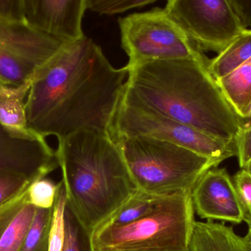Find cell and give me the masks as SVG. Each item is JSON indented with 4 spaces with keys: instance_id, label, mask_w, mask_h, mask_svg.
<instances>
[{
    "instance_id": "cell-1",
    "label": "cell",
    "mask_w": 251,
    "mask_h": 251,
    "mask_svg": "<svg viewBox=\"0 0 251 251\" xmlns=\"http://www.w3.org/2000/svg\"><path fill=\"white\" fill-rule=\"evenodd\" d=\"M128 75L90 38L68 43L32 78L26 103L29 128L58 141L83 131L110 136Z\"/></svg>"
},
{
    "instance_id": "cell-2",
    "label": "cell",
    "mask_w": 251,
    "mask_h": 251,
    "mask_svg": "<svg viewBox=\"0 0 251 251\" xmlns=\"http://www.w3.org/2000/svg\"><path fill=\"white\" fill-rule=\"evenodd\" d=\"M209 60H156L135 66L128 70L122 100L214 138L236 141L240 117L208 70Z\"/></svg>"
},
{
    "instance_id": "cell-3",
    "label": "cell",
    "mask_w": 251,
    "mask_h": 251,
    "mask_svg": "<svg viewBox=\"0 0 251 251\" xmlns=\"http://www.w3.org/2000/svg\"><path fill=\"white\" fill-rule=\"evenodd\" d=\"M66 205L92 235L137 188L116 141L92 131L59 140L56 150Z\"/></svg>"
},
{
    "instance_id": "cell-4",
    "label": "cell",
    "mask_w": 251,
    "mask_h": 251,
    "mask_svg": "<svg viewBox=\"0 0 251 251\" xmlns=\"http://www.w3.org/2000/svg\"><path fill=\"white\" fill-rule=\"evenodd\" d=\"M137 190L159 197L192 193L215 162L188 149L146 137L115 139Z\"/></svg>"
},
{
    "instance_id": "cell-5",
    "label": "cell",
    "mask_w": 251,
    "mask_h": 251,
    "mask_svg": "<svg viewBox=\"0 0 251 251\" xmlns=\"http://www.w3.org/2000/svg\"><path fill=\"white\" fill-rule=\"evenodd\" d=\"M191 193L167 196L145 218L92 234L94 251H188L195 223Z\"/></svg>"
},
{
    "instance_id": "cell-6",
    "label": "cell",
    "mask_w": 251,
    "mask_h": 251,
    "mask_svg": "<svg viewBox=\"0 0 251 251\" xmlns=\"http://www.w3.org/2000/svg\"><path fill=\"white\" fill-rule=\"evenodd\" d=\"M119 24L128 71L156 60H209L164 8L128 15Z\"/></svg>"
},
{
    "instance_id": "cell-7",
    "label": "cell",
    "mask_w": 251,
    "mask_h": 251,
    "mask_svg": "<svg viewBox=\"0 0 251 251\" xmlns=\"http://www.w3.org/2000/svg\"><path fill=\"white\" fill-rule=\"evenodd\" d=\"M110 137H146L168 141L207 158L219 165L237 156L236 141L210 137L195 128L159 114L151 109L121 101Z\"/></svg>"
},
{
    "instance_id": "cell-8",
    "label": "cell",
    "mask_w": 251,
    "mask_h": 251,
    "mask_svg": "<svg viewBox=\"0 0 251 251\" xmlns=\"http://www.w3.org/2000/svg\"><path fill=\"white\" fill-rule=\"evenodd\" d=\"M68 43L25 22L0 20V84L17 86L32 80Z\"/></svg>"
},
{
    "instance_id": "cell-9",
    "label": "cell",
    "mask_w": 251,
    "mask_h": 251,
    "mask_svg": "<svg viewBox=\"0 0 251 251\" xmlns=\"http://www.w3.org/2000/svg\"><path fill=\"white\" fill-rule=\"evenodd\" d=\"M164 9L201 52L221 54L246 29L227 0H169Z\"/></svg>"
},
{
    "instance_id": "cell-10",
    "label": "cell",
    "mask_w": 251,
    "mask_h": 251,
    "mask_svg": "<svg viewBox=\"0 0 251 251\" xmlns=\"http://www.w3.org/2000/svg\"><path fill=\"white\" fill-rule=\"evenodd\" d=\"M86 0H24L25 22L51 36L75 42L85 37Z\"/></svg>"
},
{
    "instance_id": "cell-11",
    "label": "cell",
    "mask_w": 251,
    "mask_h": 251,
    "mask_svg": "<svg viewBox=\"0 0 251 251\" xmlns=\"http://www.w3.org/2000/svg\"><path fill=\"white\" fill-rule=\"evenodd\" d=\"M59 167L56 151L46 138L16 137L0 126V171L16 172L30 179L46 178Z\"/></svg>"
},
{
    "instance_id": "cell-12",
    "label": "cell",
    "mask_w": 251,
    "mask_h": 251,
    "mask_svg": "<svg viewBox=\"0 0 251 251\" xmlns=\"http://www.w3.org/2000/svg\"><path fill=\"white\" fill-rule=\"evenodd\" d=\"M193 207L202 219L240 224L243 215L232 179L225 168L209 169L191 193Z\"/></svg>"
},
{
    "instance_id": "cell-13",
    "label": "cell",
    "mask_w": 251,
    "mask_h": 251,
    "mask_svg": "<svg viewBox=\"0 0 251 251\" xmlns=\"http://www.w3.org/2000/svg\"><path fill=\"white\" fill-rule=\"evenodd\" d=\"M29 185L0 206V251L22 249L37 209L28 198Z\"/></svg>"
},
{
    "instance_id": "cell-14",
    "label": "cell",
    "mask_w": 251,
    "mask_h": 251,
    "mask_svg": "<svg viewBox=\"0 0 251 251\" xmlns=\"http://www.w3.org/2000/svg\"><path fill=\"white\" fill-rule=\"evenodd\" d=\"M31 84L32 80L17 86L0 84V126L16 137L36 139L41 136L29 128L26 116Z\"/></svg>"
},
{
    "instance_id": "cell-15",
    "label": "cell",
    "mask_w": 251,
    "mask_h": 251,
    "mask_svg": "<svg viewBox=\"0 0 251 251\" xmlns=\"http://www.w3.org/2000/svg\"><path fill=\"white\" fill-rule=\"evenodd\" d=\"M188 251H251L246 240L235 234L232 227L212 221H195Z\"/></svg>"
},
{
    "instance_id": "cell-16",
    "label": "cell",
    "mask_w": 251,
    "mask_h": 251,
    "mask_svg": "<svg viewBox=\"0 0 251 251\" xmlns=\"http://www.w3.org/2000/svg\"><path fill=\"white\" fill-rule=\"evenodd\" d=\"M223 94L240 118L251 106V57L231 73L216 81Z\"/></svg>"
},
{
    "instance_id": "cell-17",
    "label": "cell",
    "mask_w": 251,
    "mask_h": 251,
    "mask_svg": "<svg viewBox=\"0 0 251 251\" xmlns=\"http://www.w3.org/2000/svg\"><path fill=\"white\" fill-rule=\"evenodd\" d=\"M251 57V29H246L221 54L209 60L208 70L215 81L240 67Z\"/></svg>"
},
{
    "instance_id": "cell-18",
    "label": "cell",
    "mask_w": 251,
    "mask_h": 251,
    "mask_svg": "<svg viewBox=\"0 0 251 251\" xmlns=\"http://www.w3.org/2000/svg\"><path fill=\"white\" fill-rule=\"evenodd\" d=\"M165 197L137 190L125 204L101 227L116 228L125 226L140 221L151 213Z\"/></svg>"
},
{
    "instance_id": "cell-19",
    "label": "cell",
    "mask_w": 251,
    "mask_h": 251,
    "mask_svg": "<svg viewBox=\"0 0 251 251\" xmlns=\"http://www.w3.org/2000/svg\"><path fill=\"white\" fill-rule=\"evenodd\" d=\"M53 209L54 206L48 209L37 208L33 222L20 251H49Z\"/></svg>"
},
{
    "instance_id": "cell-20",
    "label": "cell",
    "mask_w": 251,
    "mask_h": 251,
    "mask_svg": "<svg viewBox=\"0 0 251 251\" xmlns=\"http://www.w3.org/2000/svg\"><path fill=\"white\" fill-rule=\"evenodd\" d=\"M65 242L62 251H94L92 235L66 205L65 209Z\"/></svg>"
},
{
    "instance_id": "cell-21",
    "label": "cell",
    "mask_w": 251,
    "mask_h": 251,
    "mask_svg": "<svg viewBox=\"0 0 251 251\" xmlns=\"http://www.w3.org/2000/svg\"><path fill=\"white\" fill-rule=\"evenodd\" d=\"M58 184V190L53 209L52 222L49 240V251H62L64 246V215L66 206V195L63 181H60Z\"/></svg>"
},
{
    "instance_id": "cell-22",
    "label": "cell",
    "mask_w": 251,
    "mask_h": 251,
    "mask_svg": "<svg viewBox=\"0 0 251 251\" xmlns=\"http://www.w3.org/2000/svg\"><path fill=\"white\" fill-rule=\"evenodd\" d=\"M59 184L47 178L34 181L28 188V198L38 209H48L54 206Z\"/></svg>"
},
{
    "instance_id": "cell-23",
    "label": "cell",
    "mask_w": 251,
    "mask_h": 251,
    "mask_svg": "<svg viewBox=\"0 0 251 251\" xmlns=\"http://www.w3.org/2000/svg\"><path fill=\"white\" fill-rule=\"evenodd\" d=\"M156 0H86L87 9L100 15H115L143 7Z\"/></svg>"
},
{
    "instance_id": "cell-24",
    "label": "cell",
    "mask_w": 251,
    "mask_h": 251,
    "mask_svg": "<svg viewBox=\"0 0 251 251\" xmlns=\"http://www.w3.org/2000/svg\"><path fill=\"white\" fill-rule=\"evenodd\" d=\"M35 181L37 180L30 179L22 174L0 171V206L17 195Z\"/></svg>"
},
{
    "instance_id": "cell-25",
    "label": "cell",
    "mask_w": 251,
    "mask_h": 251,
    "mask_svg": "<svg viewBox=\"0 0 251 251\" xmlns=\"http://www.w3.org/2000/svg\"><path fill=\"white\" fill-rule=\"evenodd\" d=\"M233 184L240 202L243 221L251 226V175L242 169L233 177Z\"/></svg>"
},
{
    "instance_id": "cell-26",
    "label": "cell",
    "mask_w": 251,
    "mask_h": 251,
    "mask_svg": "<svg viewBox=\"0 0 251 251\" xmlns=\"http://www.w3.org/2000/svg\"><path fill=\"white\" fill-rule=\"evenodd\" d=\"M0 20L25 22L24 0H0Z\"/></svg>"
},
{
    "instance_id": "cell-27",
    "label": "cell",
    "mask_w": 251,
    "mask_h": 251,
    "mask_svg": "<svg viewBox=\"0 0 251 251\" xmlns=\"http://www.w3.org/2000/svg\"><path fill=\"white\" fill-rule=\"evenodd\" d=\"M239 165L242 169H246L251 161V127L243 130L236 139Z\"/></svg>"
},
{
    "instance_id": "cell-28",
    "label": "cell",
    "mask_w": 251,
    "mask_h": 251,
    "mask_svg": "<svg viewBox=\"0 0 251 251\" xmlns=\"http://www.w3.org/2000/svg\"><path fill=\"white\" fill-rule=\"evenodd\" d=\"M242 27L251 28V0H227Z\"/></svg>"
},
{
    "instance_id": "cell-29",
    "label": "cell",
    "mask_w": 251,
    "mask_h": 251,
    "mask_svg": "<svg viewBox=\"0 0 251 251\" xmlns=\"http://www.w3.org/2000/svg\"><path fill=\"white\" fill-rule=\"evenodd\" d=\"M240 125L242 127V131L243 130L248 129L251 127V106L250 111H249V114L245 118H240Z\"/></svg>"
},
{
    "instance_id": "cell-30",
    "label": "cell",
    "mask_w": 251,
    "mask_h": 251,
    "mask_svg": "<svg viewBox=\"0 0 251 251\" xmlns=\"http://www.w3.org/2000/svg\"><path fill=\"white\" fill-rule=\"evenodd\" d=\"M244 238L251 249V226H249V232Z\"/></svg>"
},
{
    "instance_id": "cell-31",
    "label": "cell",
    "mask_w": 251,
    "mask_h": 251,
    "mask_svg": "<svg viewBox=\"0 0 251 251\" xmlns=\"http://www.w3.org/2000/svg\"><path fill=\"white\" fill-rule=\"evenodd\" d=\"M246 170L248 171V172H249V173L251 175V161L250 162V163L248 165V166L246 167Z\"/></svg>"
}]
</instances>
